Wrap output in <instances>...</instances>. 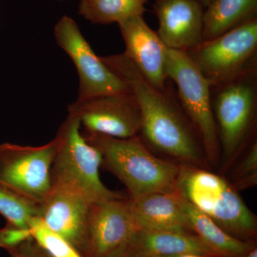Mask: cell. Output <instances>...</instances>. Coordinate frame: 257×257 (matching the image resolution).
Here are the masks:
<instances>
[{
	"instance_id": "16",
	"label": "cell",
	"mask_w": 257,
	"mask_h": 257,
	"mask_svg": "<svg viewBox=\"0 0 257 257\" xmlns=\"http://www.w3.org/2000/svg\"><path fill=\"white\" fill-rule=\"evenodd\" d=\"M127 251L135 257H162L182 253L215 256L194 233L170 230H138Z\"/></svg>"
},
{
	"instance_id": "6",
	"label": "cell",
	"mask_w": 257,
	"mask_h": 257,
	"mask_svg": "<svg viewBox=\"0 0 257 257\" xmlns=\"http://www.w3.org/2000/svg\"><path fill=\"white\" fill-rule=\"evenodd\" d=\"M211 87L257 70V19L187 52Z\"/></svg>"
},
{
	"instance_id": "24",
	"label": "cell",
	"mask_w": 257,
	"mask_h": 257,
	"mask_svg": "<svg viewBox=\"0 0 257 257\" xmlns=\"http://www.w3.org/2000/svg\"><path fill=\"white\" fill-rule=\"evenodd\" d=\"M9 253L10 257H50L33 237Z\"/></svg>"
},
{
	"instance_id": "1",
	"label": "cell",
	"mask_w": 257,
	"mask_h": 257,
	"mask_svg": "<svg viewBox=\"0 0 257 257\" xmlns=\"http://www.w3.org/2000/svg\"><path fill=\"white\" fill-rule=\"evenodd\" d=\"M100 58L136 97L143 143L182 165L202 167L207 158L202 140L169 88L162 90L152 85L124 53Z\"/></svg>"
},
{
	"instance_id": "7",
	"label": "cell",
	"mask_w": 257,
	"mask_h": 257,
	"mask_svg": "<svg viewBox=\"0 0 257 257\" xmlns=\"http://www.w3.org/2000/svg\"><path fill=\"white\" fill-rule=\"evenodd\" d=\"M167 74L177 84L179 104L202 140L207 160L220 152L212 106L211 86L187 52L167 50Z\"/></svg>"
},
{
	"instance_id": "17",
	"label": "cell",
	"mask_w": 257,
	"mask_h": 257,
	"mask_svg": "<svg viewBox=\"0 0 257 257\" xmlns=\"http://www.w3.org/2000/svg\"><path fill=\"white\" fill-rule=\"evenodd\" d=\"M181 204L191 229L218 257H243L254 248L251 243L226 232L180 194Z\"/></svg>"
},
{
	"instance_id": "21",
	"label": "cell",
	"mask_w": 257,
	"mask_h": 257,
	"mask_svg": "<svg viewBox=\"0 0 257 257\" xmlns=\"http://www.w3.org/2000/svg\"><path fill=\"white\" fill-rule=\"evenodd\" d=\"M30 229L33 239L50 257H83L72 243L47 228L40 217L32 219Z\"/></svg>"
},
{
	"instance_id": "23",
	"label": "cell",
	"mask_w": 257,
	"mask_h": 257,
	"mask_svg": "<svg viewBox=\"0 0 257 257\" xmlns=\"http://www.w3.org/2000/svg\"><path fill=\"white\" fill-rule=\"evenodd\" d=\"M32 238L30 228H20L9 224L0 228V248H4L8 253Z\"/></svg>"
},
{
	"instance_id": "8",
	"label": "cell",
	"mask_w": 257,
	"mask_h": 257,
	"mask_svg": "<svg viewBox=\"0 0 257 257\" xmlns=\"http://www.w3.org/2000/svg\"><path fill=\"white\" fill-rule=\"evenodd\" d=\"M56 139L42 146L0 145V183L42 204L52 189Z\"/></svg>"
},
{
	"instance_id": "26",
	"label": "cell",
	"mask_w": 257,
	"mask_h": 257,
	"mask_svg": "<svg viewBox=\"0 0 257 257\" xmlns=\"http://www.w3.org/2000/svg\"><path fill=\"white\" fill-rule=\"evenodd\" d=\"M243 257H257L256 248H253L249 253H248L247 254L245 255V256Z\"/></svg>"
},
{
	"instance_id": "18",
	"label": "cell",
	"mask_w": 257,
	"mask_h": 257,
	"mask_svg": "<svg viewBox=\"0 0 257 257\" xmlns=\"http://www.w3.org/2000/svg\"><path fill=\"white\" fill-rule=\"evenodd\" d=\"M257 19V0H212L204 10V41Z\"/></svg>"
},
{
	"instance_id": "19",
	"label": "cell",
	"mask_w": 257,
	"mask_h": 257,
	"mask_svg": "<svg viewBox=\"0 0 257 257\" xmlns=\"http://www.w3.org/2000/svg\"><path fill=\"white\" fill-rule=\"evenodd\" d=\"M150 0H80L79 14L92 24L119 23L147 11Z\"/></svg>"
},
{
	"instance_id": "22",
	"label": "cell",
	"mask_w": 257,
	"mask_h": 257,
	"mask_svg": "<svg viewBox=\"0 0 257 257\" xmlns=\"http://www.w3.org/2000/svg\"><path fill=\"white\" fill-rule=\"evenodd\" d=\"M236 189L253 187L257 182V144L256 142L248 149L243 160L240 162L234 173Z\"/></svg>"
},
{
	"instance_id": "4",
	"label": "cell",
	"mask_w": 257,
	"mask_h": 257,
	"mask_svg": "<svg viewBox=\"0 0 257 257\" xmlns=\"http://www.w3.org/2000/svg\"><path fill=\"white\" fill-rule=\"evenodd\" d=\"M211 106L225 162L237 156L256 121L257 70L211 87Z\"/></svg>"
},
{
	"instance_id": "10",
	"label": "cell",
	"mask_w": 257,
	"mask_h": 257,
	"mask_svg": "<svg viewBox=\"0 0 257 257\" xmlns=\"http://www.w3.org/2000/svg\"><path fill=\"white\" fill-rule=\"evenodd\" d=\"M68 111L78 118L86 133L128 139L139 136L141 130V111L131 91L77 99Z\"/></svg>"
},
{
	"instance_id": "9",
	"label": "cell",
	"mask_w": 257,
	"mask_h": 257,
	"mask_svg": "<svg viewBox=\"0 0 257 257\" xmlns=\"http://www.w3.org/2000/svg\"><path fill=\"white\" fill-rule=\"evenodd\" d=\"M54 35L57 45L69 55L78 72L77 100L109 93L130 92L124 81L94 53L73 19L62 17L55 25Z\"/></svg>"
},
{
	"instance_id": "25",
	"label": "cell",
	"mask_w": 257,
	"mask_h": 257,
	"mask_svg": "<svg viewBox=\"0 0 257 257\" xmlns=\"http://www.w3.org/2000/svg\"><path fill=\"white\" fill-rule=\"evenodd\" d=\"M162 257H218L216 256H209V255L198 254V253H182V254L172 255V256Z\"/></svg>"
},
{
	"instance_id": "13",
	"label": "cell",
	"mask_w": 257,
	"mask_h": 257,
	"mask_svg": "<svg viewBox=\"0 0 257 257\" xmlns=\"http://www.w3.org/2000/svg\"><path fill=\"white\" fill-rule=\"evenodd\" d=\"M125 44L126 57L145 79L157 89L167 88V48L157 32L150 28L143 15L118 23Z\"/></svg>"
},
{
	"instance_id": "28",
	"label": "cell",
	"mask_w": 257,
	"mask_h": 257,
	"mask_svg": "<svg viewBox=\"0 0 257 257\" xmlns=\"http://www.w3.org/2000/svg\"><path fill=\"white\" fill-rule=\"evenodd\" d=\"M202 3V4L204 5V8H207L208 5L210 4V3L212 0H199Z\"/></svg>"
},
{
	"instance_id": "12",
	"label": "cell",
	"mask_w": 257,
	"mask_h": 257,
	"mask_svg": "<svg viewBox=\"0 0 257 257\" xmlns=\"http://www.w3.org/2000/svg\"><path fill=\"white\" fill-rule=\"evenodd\" d=\"M52 183L39 217L51 231L67 240L80 252L93 202L72 184L60 180H52Z\"/></svg>"
},
{
	"instance_id": "14",
	"label": "cell",
	"mask_w": 257,
	"mask_h": 257,
	"mask_svg": "<svg viewBox=\"0 0 257 257\" xmlns=\"http://www.w3.org/2000/svg\"><path fill=\"white\" fill-rule=\"evenodd\" d=\"M153 8L167 48L187 52L204 41L205 8L199 0H155Z\"/></svg>"
},
{
	"instance_id": "2",
	"label": "cell",
	"mask_w": 257,
	"mask_h": 257,
	"mask_svg": "<svg viewBox=\"0 0 257 257\" xmlns=\"http://www.w3.org/2000/svg\"><path fill=\"white\" fill-rule=\"evenodd\" d=\"M82 133L100 152L101 165L121 181L131 199L175 190L180 165L155 156L140 137L117 139Z\"/></svg>"
},
{
	"instance_id": "27",
	"label": "cell",
	"mask_w": 257,
	"mask_h": 257,
	"mask_svg": "<svg viewBox=\"0 0 257 257\" xmlns=\"http://www.w3.org/2000/svg\"><path fill=\"white\" fill-rule=\"evenodd\" d=\"M114 257H135L133 256V255L131 254L128 251H127V249L126 250V251H124V252L119 253V255H117V256H114Z\"/></svg>"
},
{
	"instance_id": "11",
	"label": "cell",
	"mask_w": 257,
	"mask_h": 257,
	"mask_svg": "<svg viewBox=\"0 0 257 257\" xmlns=\"http://www.w3.org/2000/svg\"><path fill=\"white\" fill-rule=\"evenodd\" d=\"M138 231L128 199L92 202L88 216L83 257H114L127 249Z\"/></svg>"
},
{
	"instance_id": "5",
	"label": "cell",
	"mask_w": 257,
	"mask_h": 257,
	"mask_svg": "<svg viewBox=\"0 0 257 257\" xmlns=\"http://www.w3.org/2000/svg\"><path fill=\"white\" fill-rule=\"evenodd\" d=\"M81 126L78 118L69 114L59 128L55 137L57 148L51 171L52 180L63 181L75 186L93 202L124 197L101 182V153L84 138Z\"/></svg>"
},
{
	"instance_id": "3",
	"label": "cell",
	"mask_w": 257,
	"mask_h": 257,
	"mask_svg": "<svg viewBox=\"0 0 257 257\" xmlns=\"http://www.w3.org/2000/svg\"><path fill=\"white\" fill-rule=\"evenodd\" d=\"M176 188L229 234L241 240L256 236V216L226 179L197 166L181 165Z\"/></svg>"
},
{
	"instance_id": "15",
	"label": "cell",
	"mask_w": 257,
	"mask_h": 257,
	"mask_svg": "<svg viewBox=\"0 0 257 257\" xmlns=\"http://www.w3.org/2000/svg\"><path fill=\"white\" fill-rule=\"evenodd\" d=\"M130 210L138 230H170L192 232L181 204L180 194L155 192L128 199Z\"/></svg>"
},
{
	"instance_id": "20",
	"label": "cell",
	"mask_w": 257,
	"mask_h": 257,
	"mask_svg": "<svg viewBox=\"0 0 257 257\" xmlns=\"http://www.w3.org/2000/svg\"><path fill=\"white\" fill-rule=\"evenodd\" d=\"M40 207L41 204L0 183V214L7 224L30 228L32 219L40 216Z\"/></svg>"
}]
</instances>
